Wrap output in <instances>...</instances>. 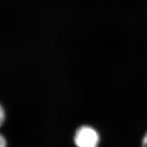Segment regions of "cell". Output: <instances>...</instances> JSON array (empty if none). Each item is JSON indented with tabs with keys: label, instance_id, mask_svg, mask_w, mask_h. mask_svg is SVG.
<instances>
[{
	"label": "cell",
	"instance_id": "cell-3",
	"mask_svg": "<svg viewBox=\"0 0 147 147\" xmlns=\"http://www.w3.org/2000/svg\"><path fill=\"white\" fill-rule=\"evenodd\" d=\"M0 147H7V142L5 137L1 134H0Z\"/></svg>",
	"mask_w": 147,
	"mask_h": 147
},
{
	"label": "cell",
	"instance_id": "cell-2",
	"mask_svg": "<svg viewBox=\"0 0 147 147\" xmlns=\"http://www.w3.org/2000/svg\"><path fill=\"white\" fill-rule=\"evenodd\" d=\"M6 118V113L5 111L2 107V105L0 104V127H1L5 121Z\"/></svg>",
	"mask_w": 147,
	"mask_h": 147
},
{
	"label": "cell",
	"instance_id": "cell-1",
	"mask_svg": "<svg viewBox=\"0 0 147 147\" xmlns=\"http://www.w3.org/2000/svg\"><path fill=\"white\" fill-rule=\"evenodd\" d=\"M74 140L77 147H98L99 136L93 127L82 126L77 129Z\"/></svg>",
	"mask_w": 147,
	"mask_h": 147
},
{
	"label": "cell",
	"instance_id": "cell-4",
	"mask_svg": "<svg viewBox=\"0 0 147 147\" xmlns=\"http://www.w3.org/2000/svg\"><path fill=\"white\" fill-rule=\"evenodd\" d=\"M142 147H147V132L143 137V139H142Z\"/></svg>",
	"mask_w": 147,
	"mask_h": 147
}]
</instances>
